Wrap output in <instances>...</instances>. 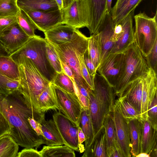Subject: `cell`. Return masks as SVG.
Listing matches in <instances>:
<instances>
[{
  "label": "cell",
  "mask_w": 157,
  "mask_h": 157,
  "mask_svg": "<svg viewBox=\"0 0 157 157\" xmlns=\"http://www.w3.org/2000/svg\"><path fill=\"white\" fill-rule=\"evenodd\" d=\"M0 112L9 124V135L19 145L37 150L45 144L44 137L36 134L28 119L31 117L41 123L45 114L36 113L28 108L18 89L7 94H0Z\"/></svg>",
  "instance_id": "1"
},
{
  "label": "cell",
  "mask_w": 157,
  "mask_h": 157,
  "mask_svg": "<svg viewBox=\"0 0 157 157\" xmlns=\"http://www.w3.org/2000/svg\"><path fill=\"white\" fill-rule=\"evenodd\" d=\"M12 59L19 65L20 85L18 90L23 95L27 107L36 113L45 114L40 111L38 100L51 82L29 58L21 56Z\"/></svg>",
  "instance_id": "2"
},
{
  "label": "cell",
  "mask_w": 157,
  "mask_h": 157,
  "mask_svg": "<svg viewBox=\"0 0 157 157\" xmlns=\"http://www.w3.org/2000/svg\"><path fill=\"white\" fill-rule=\"evenodd\" d=\"M89 37L76 29L69 42L59 44H52L59 59L65 63L73 71L76 84L87 89H91L82 73L81 61L88 49Z\"/></svg>",
  "instance_id": "3"
},
{
  "label": "cell",
  "mask_w": 157,
  "mask_h": 157,
  "mask_svg": "<svg viewBox=\"0 0 157 157\" xmlns=\"http://www.w3.org/2000/svg\"><path fill=\"white\" fill-rule=\"evenodd\" d=\"M123 52V66L117 83L113 88L115 95L118 97L129 82L143 76L148 68L145 57L133 43Z\"/></svg>",
  "instance_id": "4"
},
{
  "label": "cell",
  "mask_w": 157,
  "mask_h": 157,
  "mask_svg": "<svg viewBox=\"0 0 157 157\" xmlns=\"http://www.w3.org/2000/svg\"><path fill=\"white\" fill-rule=\"evenodd\" d=\"M47 40L36 35L31 37L22 47L10 55L12 58L24 56L30 59L41 74L52 82L57 73L50 64L46 51Z\"/></svg>",
  "instance_id": "5"
},
{
  "label": "cell",
  "mask_w": 157,
  "mask_h": 157,
  "mask_svg": "<svg viewBox=\"0 0 157 157\" xmlns=\"http://www.w3.org/2000/svg\"><path fill=\"white\" fill-rule=\"evenodd\" d=\"M134 18L135 25L133 43L145 58L157 40V11L152 17L144 13H140Z\"/></svg>",
  "instance_id": "6"
},
{
  "label": "cell",
  "mask_w": 157,
  "mask_h": 157,
  "mask_svg": "<svg viewBox=\"0 0 157 157\" xmlns=\"http://www.w3.org/2000/svg\"><path fill=\"white\" fill-rule=\"evenodd\" d=\"M80 13L84 27L90 35L97 34L104 23L108 12L107 0H79Z\"/></svg>",
  "instance_id": "7"
},
{
  "label": "cell",
  "mask_w": 157,
  "mask_h": 157,
  "mask_svg": "<svg viewBox=\"0 0 157 157\" xmlns=\"http://www.w3.org/2000/svg\"><path fill=\"white\" fill-rule=\"evenodd\" d=\"M94 89L89 94L90 105L105 117L113 110L115 96L114 90L97 72L94 76Z\"/></svg>",
  "instance_id": "8"
},
{
  "label": "cell",
  "mask_w": 157,
  "mask_h": 157,
  "mask_svg": "<svg viewBox=\"0 0 157 157\" xmlns=\"http://www.w3.org/2000/svg\"><path fill=\"white\" fill-rule=\"evenodd\" d=\"M50 85L59 107V111L78 128L84 109L78 96L64 90L51 82Z\"/></svg>",
  "instance_id": "9"
},
{
  "label": "cell",
  "mask_w": 157,
  "mask_h": 157,
  "mask_svg": "<svg viewBox=\"0 0 157 157\" xmlns=\"http://www.w3.org/2000/svg\"><path fill=\"white\" fill-rule=\"evenodd\" d=\"M53 119L63 139L64 144L77 151H79L78 127L60 111L55 112Z\"/></svg>",
  "instance_id": "10"
},
{
  "label": "cell",
  "mask_w": 157,
  "mask_h": 157,
  "mask_svg": "<svg viewBox=\"0 0 157 157\" xmlns=\"http://www.w3.org/2000/svg\"><path fill=\"white\" fill-rule=\"evenodd\" d=\"M123 59V52L110 53L103 59L97 69L99 74L113 88L121 72Z\"/></svg>",
  "instance_id": "11"
},
{
  "label": "cell",
  "mask_w": 157,
  "mask_h": 157,
  "mask_svg": "<svg viewBox=\"0 0 157 157\" xmlns=\"http://www.w3.org/2000/svg\"><path fill=\"white\" fill-rule=\"evenodd\" d=\"M17 21L0 33V41L10 55L23 46L30 39Z\"/></svg>",
  "instance_id": "12"
},
{
  "label": "cell",
  "mask_w": 157,
  "mask_h": 157,
  "mask_svg": "<svg viewBox=\"0 0 157 157\" xmlns=\"http://www.w3.org/2000/svg\"><path fill=\"white\" fill-rule=\"evenodd\" d=\"M157 73L152 68L148 67L143 76L140 113L142 120L147 117L148 108L157 94Z\"/></svg>",
  "instance_id": "13"
},
{
  "label": "cell",
  "mask_w": 157,
  "mask_h": 157,
  "mask_svg": "<svg viewBox=\"0 0 157 157\" xmlns=\"http://www.w3.org/2000/svg\"><path fill=\"white\" fill-rule=\"evenodd\" d=\"M26 13L37 29L43 32L62 24L61 11L59 9L45 11L32 10Z\"/></svg>",
  "instance_id": "14"
},
{
  "label": "cell",
  "mask_w": 157,
  "mask_h": 157,
  "mask_svg": "<svg viewBox=\"0 0 157 157\" xmlns=\"http://www.w3.org/2000/svg\"><path fill=\"white\" fill-rule=\"evenodd\" d=\"M113 119L117 142L124 157L132 156L127 121L121 115L117 105L114 103L111 112Z\"/></svg>",
  "instance_id": "15"
},
{
  "label": "cell",
  "mask_w": 157,
  "mask_h": 157,
  "mask_svg": "<svg viewBox=\"0 0 157 157\" xmlns=\"http://www.w3.org/2000/svg\"><path fill=\"white\" fill-rule=\"evenodd\" d=\"M114 25L110 13L107 12L102 28L97 34L100 51V64L112 52L114 45L113 36Z\"/></svg>",
  "instance_id": "16"
},
{
  "label": "cell",
  "mask_w": 157,
  "mask_h": 157,
  "mask_svg": "<svg viewBox=\"0 0 157 157\" xmlns=\"http://www.w3.org/2000/svg\"><path fill=\"white\" fill-rule=\"evenodd\" d=\"M135 10H132L119 22L122 25V30L114 44L112 53L122 52L133 43V19Z\"/></svg>",
  "instance_id": "17"
},
{
  "label": "cell",
  "mask_w": 157,
  "mask_h": 157,
  "mask_svg": "<svg viewBox=\"0 0 157 157\" xmlns=\"http://www.w3.org/2000/svg\"><path fill=\"white\" fill-rule=\"evenodd\" d=\"M141 153L157 157V130L151 126L147 117L142 120Z\"/></svg>",
  "instance_id": "18"
},
{
  "label": "cell",
  "mask_w": 157,
  "mask_h": 157,
  "mask_svg": "<svg viewBox=\"0 0 157 157\" xmlns=\"http://www.w3.org/2000/svg\"><path fill=\"white\" fill-rule=\"evenodd\" d=\"M61 11L62 24L76 29L85 27L80 14L79 0H64L63 8Z\"/></svg>",
  "instance_id": "19"
},
{
  "label": "cell",
  "mask_w": 157,
  "mask_h": 157,
  "mask_svg": "<svg viewBox=\"0 0 157 157\" xmlns=\"http://www.w3.org/2000/svg\"><path fill=\"white\" fill-rule=\"evenodd\" d=\"M76 29L61 24L44 32L45 38L51 43L59 44L69 42Z\"/></svg>",
  "instance_id": "20"
},
{
  "label": "cell",
  "mask_w": 157,
  "mask_h": 157,
  "mask_svg": "<svg viewBox=\"0 0 157 157\" xmlns=\"http://www.w3.org/2000/svg\"><path fill=\"white\" fill-rule=\"evenodd\" d=\"M143 76L129 82L119 96H122L126 98L140 113L141 111Z\"/></svg>",
  "instance_id": "21"
},
{
  "label": "cell",
  "mask_w": 157,
  "mask_h": 157,
  "mask_svg": "<svg viewBox=\"0 0 157 157\" xmlns=\"http://www.w3.org/2000/svg\"><path fill=\"white\" fill-rule=\"evenodd\" d=\"M82 157H106V141L103 126L94 135L90 144L85 149Z\"/></svg>",
  "instance_id": "22"
},
{
  "label": "cell",
  "mask_w": 157,
  "mask_h": 157,
  "mask_svg": "<svg viewBox=\"0 0 157 157\" xmlns=\"http://www.w3.org/2000/svg\"><path fill=\"white\" fill-rule=\"evenodd\" d=\"M142 120L134 119L127 121L131 147L130 153L134 157L141 153Z\"/></svg>",
  "instance_id": "23"
},
{
  "label": "cell",
  "mask_w": 157,
  "mask_h": 157,
  "mask_svg": "<svg viewBox=\"0 0 157 157\" xmlns=\"http://www.w3.org/2000/svg\"><path fill=\"white\" fill-rule=\"evenodd\" d=\"M19 8L27 13L30 10L45 11L58 9L55 0H17Z\"/></svg>",
  "instance_id": "24"
},
{
  "label": "cell",
  "mask_w": 157,
  "mask_h": 157,
  "mask_svg": "<svg viewBox=\"0 0 157 157\" xmlns=\"http://www.w3.org/2000/svg\"><path fill=\"white\" fill-rule=\"evenodd\" d=\"M41 124L45 144L48 146L64 144L63 139L53 119L44 120Z\"/></svg>",
  "instance_id": "25"
},
{
  "label": "cell",
  "mask_w": 157,
  "mask_h": 157,
  "mask_svg": "<svg viewBox=\"0 0 157 157\" xmlns=\"http://www.w3.org/2000/svg\"><path fill=\"white\" fill-rule=\"evenodd\" d=\"M143 0H124L112 8L110 13L113 21L117 24L126 17Z\"/></svg>",
  "instance_id": "26"
},
{
  "label": "cell",
  "mask_w": 157,
  "mask_h": 157,
  "mask_svg": "<svg viewBox=\"0 0 157 157\" xmlns=\"http://www.w3.org/2000/svg\"><path fill=\"white\" fill-rule=\"evenodd\" d=\"M103 126L104 128L106 141V157H110L117 142L115 126L111 112L105 117Z\"/></svg>",
  "instance_id": "27"
},
{
  "label": "cell",
  "mask_w": 157,
  "mask_h": 157,
  "mask_svg": "<svg viewBox=\"0 0 157 157\" xmlns=\"http://www.w3.org/2000/svg\"><path fill=\"white\" fill-rule=\"evenodd\" d=\"M38 105L40 111L44 113L51 110H59L50 83L40 95L38 100Z\"/></svg>",
  "instance_id": "28"
},
{
  "label": "cell",
  "mask_w": 157,
  "mask_h": 157,
  "mask_svg": "<svg viewBox=\"0 0 157 157\" xmlns=\"http://www.w3.org/2000/svg\"><path fill=\"white\" fill-rule=\"evenodd\" d=\"M0 74L10 79L19 80V65L10 55L0 56Z\"/></svg>",
  "instance_id": "29"
},
{
  "label": "cell",
  "mask_w": 157,
  "mask_h": 157,
  "mask_svg": "<svg viewBox=\"0 0 157 157\" xmlns=\"http://www.w3.org/2000/svg\"><path fill=\"white\" fill-rule=\"evenodd\" d=\"M122 117L127 121L134 119L142 120L140 113L125 98L120 96L114 102Z\"/></svg>",
  "instance_id": "30"
},
{
  "label": "cell",
  "mask_w": 157,
  "mask_h": 157,
  "mask_svg": "<svg viewBox=\"0 0 157 157\" xmlns=\"http://www.w3.org/2000/svg\"><path fill=\"white\" fill-rule=\"evenodd\" d=\"M42 157H75L74 150L64 145L44 146L39 151Z\"/></svg>",
  "instance_id": "31"
},
{
  "label": "cell",
  "mask_w": 157,
  "mask_h": 157,
  "mask_svg": "<svg viewBox=\"0 0 157 157\" xmlns=\"http://www.w3.org/2000/svg\"><path fill=\"white\" fill-rule=\"evenodd\" d=\"M19 145L9 134L0 136V157H17Z\"/></svg>",
  "instance_id": "32"
},
{
  "label": "cell",
  "mask_w": 157,
  "mask_h": 157,
  "mask_svg": "<svg viewBox=\"0 0 157 157\" xmlns=\"http://www.w3.org/2000/svg\"><path fill=\"white\" fill-rule=\"evenodd\" d=\"M80 125H81V126H80L85 137V149L90 144L94 136L90 109L87 110H83L82 111L81 117Z\"/></svg>",
  "instance_id": "33"
},
{
  "label": "cell",
  "mask_w": 157,
  "mask_h": 157,
  "mask_svg": "<svg viewBox=\"0 0 157 157\" xmlns=\"http://www.w3.org/2000/svg\"><path fill=\"white\" fill-rule=\"evenodd\" d=\"M16 17L17 23L28 36L31 37L36 36L37 28L26 12L20 9Z\"/></svg>",
  "instance_id": "34"
},
{
  "label": "cell",
  "mask_w": 157,
  "mask_h": 157,
  "mask_svg": "<svg viewBox=\"0 0 157 157\" xmlns=\"http://www.w3.org/2000/svg\"><path fill=\"white\" fill-rule=\"evenodd\" d=\"M88 50L90 57L97 71L100 61V51L97 34L90 35L89 37Z\"/></svg>",
  "instance_id": "35"
},
{
  "label": "cell",
  "mask_w": 157,
  "mask_h": 157,
  "mask_svg": "<svg viewBox=\"0 0 157 157\" xmlns=\"http://www.w3.org/2000/svg\"><path fill=\"white\" fill-rule=\"evenodd\" d=\"M51 82L64 90L76 95V86L75 87L71 79L63 71L57 73Z\"/></svg>",
  "instance_id": "36"
},
{
  "label": "cell",
  "mask_w": 157,
  "mask_h": 157,
  "mask_svg": "<svg viewBox=\"0 0 157 157\" xmlns=\"http://www.w3.org/2000/svg\"><path fill=\"white\" fill-rule=\"evenodd\" d=\"M20 9L15 0H0V18L16 16Z\"/></svg>",
  "instance_id": "37"
},
{
  "label": "cell",
  "mask_w": 157,
  "mask_h": 157,
  "mask_svg": "<svg viewBox=\"0 0 157 157\" xmlns=\"http://www.w3.org/2000/svg\"><path fill=\"white\" fill-rule=\"evenodd\" d=\"M46 51L48 61L55 71L57 73L63 72L60 59L52 44L47 40Z\"/></svg>",
  "instance_id": "38"
},
{
  "label": "cell",
  "mask_w": 157,
  "mask_h": 157,
  "mask_svg": "<svg viewBox=\"0 0 157 157\" xmlns=\"http://www.w3.org/2000/svg\"><path fill=\"white\" fill-rule=\"evenodd\" d=\"M147 116L152 127L157 130V94L155 97L148 108Z\"/></svg>",
  "instance_id": "39"
},
{
  "label": "cell",
  "mask_w": 157,
  "mask_h": 157,
  "mask_svg": "<svg viewBox=\"0 0 157 157\" xmlns=\"http://www.w3.org/2000/svg\"><path fill=\"white\" fill-rule=\"evenodd\" d=\"M145 58L148 67L152 68L157 73V40L150 52Z\"/></svg>",
  "instance_id": "40"
},
{
  "label": "cell",
  "mask_w": 157,
  "mask_h": 157,
  "mask_svg": "<svg viewBox=\"0 0 157 157\" xmlns=\"http://www.w3.org/2000/svg\"><path fill=\"white\" fill-rule=\"evenodd\" d=\"M81 71L82 76L91 89H94V76L91 75L86 66L84 56L81 59Z\"/></svg>",
  "instance_id": "41"
},
{
  "label": "cell",
  "mask_w": 157,
  "mask_h": 157,
  "mask_svg": "<svg viewBox=\"0 0 157 157\" xmlns=\"http://www.w3.org/2000/svg\"><path fill=\"white\" fill-rule=\"evenodd\" d=\"M17 157H42L39 151L33 148H25L18 152Z\"/></svg>",
  "instance_id": "42"
},
{
  "label": "cell",
  "mask_w": 157,
  "mask_h": 157,
  "mask_svg": "<svg viewBox=\"0 0 157 157\" xmlns=\"http://www.w3.org/2000/svg\"><path fill=\"white\" fill-rule=\"evenodd\" d=\"M84 58L86 66L90 74L95 76L97 72V69L90 57L88 49L84 54Z\"/></svg>",
  "instance_id": "43"
},
{
  "label": "cell",
  "mask_w": 157,
  "mask_h": 157,
  "mask_svg": "<svg viewBox=\"0 0 157 157\" xmlns=\"http://www.w3.org/2000/svg\"><path fill=\"white\" fill-rule=\"evenodd\" d=\"M16 21V16L0 18V33L9 26Z\"/></svg>",
  "instance_id": "44"
},
{
  "label": "cell",
  "mask_w": 157,
  "mask_h": 157,
  "mask_svg": "<svg viewBox=\"0 0 157 157\" xmlns=\"http://www.w3.org/2000/svg\"><path fill=\"white\" fill-rule=\"evenodd\" d=\"M10 128L8 122L0 112V136L9 134Z\"/></svg>",
  "instance_id": "45"
},
{
  "label": "cell",
  "mask_w": 157,
  "mask_h": 157,
  "mask_svg": "<svg viewBox=\"0 0 157 157\" xmlns=\"http://www.w3.org/2000/svg\"><path fill=\"white\" fill-rule=\"evenodd\" d=\"M28 119L30 125L36 134L44 137L41 123L31 117H29Z\"/></svg>",
  "instance_id": "46"
},
{
  "label": "cell",
  "mask_w": 157,
  "mask_h": 157,
  "mask_svg": "<svg viewBox=\"0 0 157 157\" xmlns=\"http://www.w3.org/2000/svg\"><path fill=\"white\" fill-rule=\"evenodd\" d=\"M10 79L0 74V94H7L10 93L6 86L7 83Z\"/></svg>",
  "instance_id": "47"
},
{
  "label": "cell",
  "mask_w": 157,
  "mask_h": 157,
  "mask_svg": "<svg viewBox=\"0 0 157 157\" xmlns=\"http://www.w3.org/2000/svg\"><path fill=\"white\" fill-rule=\"evenodd\" d=\"M78 140L79 152L82 153L84 151L85 148L82 144L85 141V137L80 126L78 128Z\"/></svg>",
  "instance_id": "48"
},
{
  "label": "cell",
  "mask_w": 157,
  "mask_h": 157,
  "mask_svg": "<svg viewBox=\"0 0 157 157\" xmlns=\"http://www.w3.org/2000/svg\"><path fill=\"white\" fill-rule=\"evenodd\" d=\"M20 85L19 80L10 79L6 84L7 88L10 93L17 90Z\"/></svg>",
  "instance_id": "49"
},
{
  "label": "cell",
  "mask_w": 157,
  "mask_h": 157,
  "mask_svg": "<svg viewBox=\"0 0 157 157\" xmlns=\"http://www.w3.org/2000/svg\"><path fill=\"white\" fill-rule=\"evenodd\" d=\"M78 98L84 110L90 109V100L89 98L78 93Z\"/></svg>",
  "instance_id": "50"
},
{
  "label": "cell",
  "mask_w": 157,
  "mask_h": 157,
  "mask_svg": "<svg viewBox=\"0 0 157 157\" xmlns=\"http://www.w3.org/2000/svg\"><path fill=\"white\" fill-rule=\"evenodd\" d=\"M60 62L64 73L71 79H74V75L71 68L65 63L61 60Z\"/></svg>",
  "instance_id": "51"
},
{
  "label": "cell",
  "mask_w": 157,
  "mask_h": 157,
  "mask_svg": "<svg viewBox=\"0 0 157 157\" xmlns=\"http://www.w3.org/2000/svg\"><path fill=\"white\" fill-rule=\"evenodd\" d=\"M110 157H124L123 152L117 142L112 151Z\"/></svg>",
  "instance_id": "52"
},
{
  "label": "cell",
  "mask_w": 157,
  "mask_h": 157,
  "mask_svg": "<svg viewBox=\"0 0 157 157\" xmlns=\"http://www.w3.org/2000/svg\"><path fill=\"white\" fill-rule=\"evenodd\" d=\"M9 55H10L7 52L6 49L0 41V56Z\"/></svg>",
  "instance_id": "53"
},
{
  "label": "cell",
  "mask_w": 157,
  "mask_h": 157,
  "mask_svg": "<svg viewBox=\"0 0 157 157\" xmlns=\"http://www.w3.org/2000/svg\"><path fill=\"white\" fill-rule=\"evenodd\" d=\"M59 9L62 10L64 7V0H55Z\"/></svg>",
  "instance_id": "54"
},
{
  "label": "cell",
  "mask_w": 157,
  "mask_h": 157,
  "mask_svg": "<svg viewBox=\"0 0 157 157\" xmlns=\"http://www.w3.org/2000/svg\"><path fill=\"white\" fill-rule=\"evenodd\" d=\"M112 0H107L108 12L110 13L111 10V4Z\"/></svg>",
  "instance_id": "55"
},
{
  "label": "cell",
  "mask_w": 157,
  "mask_h": 157,
  "mask_svg": "<svg viewBox=\"0 0 157 157\" xmlns=\"http://www.w3.org/2000/svg\"><path fill=\"white\" fill-rule=\"evenodd\" d=\"M136 157H150L149 155L144 152H141L136 156Z\"/></svg>",
  "instance_id": "56"
},
{
  "label": "cell",
  "mask_w": 157,
  "mask_h": 157,
  "mask_svg": "<svg viewBox=\"0 0 157 157\" xmlns=\"http://www.w3.org/2000/svg\"><path fill=\"white\" fill-rule=\"evenodd\" d=\"M124 0H117L115 5H117L122 2Z\"/></svg>",
  "instance_id": "57"
},
{
  "label": "cell",
  "mask_w": 157,
  "mask_h": 157,
  "mask_svg": "<svg viewBox=\"0 0 157 157\" xmlns=\"http://www.w3.org/2000/svg\"><path fill=\"white\" fill-rule=\"evenodd\" d=\"M16 0V1H17V0Z\"/></svg>",
  "instance_id": "58"
},
{
  "label": "cell",
  "mask_w": 157,
  "mask_h": 157,
  "mask_svg": "<svg viewBox=\"0 0 157 157\" xmlns=\"http://www.w3.org/2000/svg\"></svg>",
  "instance_id": "59"
}]
</instances>
